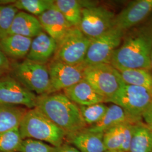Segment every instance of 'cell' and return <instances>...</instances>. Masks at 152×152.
Listing matches in <instances>:
<instances>
[{
    "label": "cell",
    "instance_id": "7",
    "mask_svg": "<svg viewBox=\"0 0 152 152\" xmlns=\"http://www.w3.org/2000/svg\"><path fill=\"white\" fill-rule=\"evenodd\" d=\"M91 39L85 36L78 27L71 28L57 42L52 59L72 65L83 64Z\"/></svg>",
    "mask_w": 152,
    "mask_h": 152
},
{
    "label": "cell",
    "instance_id": "5",
    "mask_svg": "<svg viewBox=\"0 0 152 152\" xmlns=\"http://www.w3.org/2000/svg\"><path fill=\"white\" fill-rule=\"evenodd\" d=\"M85 79L105 100L108 102L124 83L118 71L110 64L86 66Z\"/></svg>",
    "mask_w": 152,
    "mask_h": 152
},
{
    "label": "cell",
    "instance_id": "26",
    "mask_svg": "<svg viewBox=\"0 0 152 152\" xmlns=\"http://www.w3.org/2000/svg\"><path fill=\"white\" fill-rule=\"evenodd\" d=\"M125 124L114 126L104 133V143L107 151H120L124 140Z\"/></svg>",
    "mask_w": 152,
    "mask_h": 152
},
{
    "label": "cell",
    "instance_id": "30",
    "mask_svg": "<svg viewBox=\"0 0 152 152\" xmlns=\"http://www.w3.org/2000/svg\"><path fill=\"white\" fill-rule=\"evenodd\" d=\"M134 124H126L125 126V136L124 142L120 148V151L122 152H129L131 141L132 136V130L133 126Z\"/></svg>",
    "mask_w": 152,
    "mask_h": 152
},
{
    "label": "cell",
    "instance_id": "33",
    "mask_svg": "<svg viewBox=\"0 0 152 152\" xmlns=\"http://www.w3.org/2000/svg\"><path fill=\"white\" fill-rule=\"evenodd\" d=\"M142 119L144 121L145 124L152 125V102L142 115Z\"/></svg>",
    "mask_w": 152,
    "mask_h": 152
},
{
    "label": "cell",
    "instance_id": "23",
    "mask_svg": "<svg viewBox=\"0 0 152 152\" xmlns=\"http://www.w3.org/2000/svg\"><path fill=\"white\" fill-rule=\"evenodd\" d=\"M54 6L72 27H78L81 20L82 10L80 1L56 0Z\"/></svg>",
    "mask_w": 152,
    "mask_h": 152
},
{
    "label": "cell",
    "instance_id": "6",
    "mask_svg": "<svg viewBox=\"0 0 152 152\" xmlns=\"http://www.w3.org/2000/svg\"><path fill=\"white\" fill-rule=\"evenodd\" d=\"M123 109L132 118L141 122L142 116L152 102V96L142 87L124 83L108 101Z\"/></svg>",
    "mask_w": 152,
    "mask_h": 152
},
{
    "label": "cell",
    "instance_id": "8",
    "mask_svg": "<svg viewBox=\"0 0 152 152\" xmlns=\"http://www.w3.org/2000/svg\"><path fill=\"white\" fill-rule=\"evenodd\" d=\"M125 32L112 28L97 38L92 39L83 64L86 66L110 64L112 55L122 42Z\"/></svg>",
    "mask_w": 152,
    "mask_h": 152
},
{
    "label": "cell",
    "instance_id": "37",
    "mask_svg": "<svg viewBox=\"0 0 152 152\" xmlns=\"http://www.w3.org/2000/svg\"><path fill=\"white\" fill-rule=\"evenodd\" d=\"M105 152H122V151H107Z\"/></svg>",
    "mask_w": 152,
    "mask_h": 152
},
{
    "label": "cell",
    "instance_id": "10",
    "mask_svg": "<svg viewBox=\"0 0 152 152\" xmlns=\"http://www.w3.org/2000/svg\"><path fill=\"white\" fill-rule=\"evenodd\" d=\"M52 93L62 92L84 79L86 65H72L58 60H51L47 64Z\"/></svg>",
    "mask_w": 152,
    "mask_h": 152
},
{
    "label": "cell",
    "instance_id": "22",
    "mask_svg": "<svg viewBox=\"0 0 152 152\" xmlns=\"http://www.w3.org/2000/svg\"><path fill=\"white\" fill-rule=\"evenodd\" d=\"M129 152H152V132L142 122L133 126Z\"/></svg>",
    "mask_w": 152,
    "mask_h": 152
},
{
    "label": "cell",
    "instance_id": "34",
    "mask_svg": "<svg viewBox=\"0 0 152 152\" xmlns=\"http://www.w3.org/2000/svg\"><path fill=\"white\" fill-rule=\"evenodd\" d=\"M16 1L13 0H0V5H6L14 4Z\"/></svg>",
    "mask_w": 152,
    "mask_h": 152
},
{
    "label": "cell",
    "instance_id": "9",
    "mask_svg": "<svg viewBox=\"0 0 152 152\" xmlns=\"http://www.w3.org/2000/svg\"><path fill=\"white\" fill-rule=\"evenodd\" d=\"M115 14L102 6L94 5L82 9L81 20L78 28L90 39H94L113 28Z\"/></svg>",
    "mask_w": 152,
    "mask_h": 152
},
{
    "label": "cell",
    "instance_id": "13",
    "mask_svg": "<svg viewBox=\"0 0 152 152\" xmlns=\"http://www.w3.org/2000/svg\"><path fill=\"white\" fill-rule=\"evenodd\" d=\"M37 18L43 31L54 39L56 42L65 36L71 28L73 27L54 5Z\"/></svg>",
    "mask_w": 152,
    "mask_h": 152
},
{
    "label": "cell",
    "instance_id": "16",
    "mask_svg": "<svg viewBox=\"0 0 152 152\" xmlns=\"http://www.w3.org/2000/svg\"><path fill=\"white\" fill-rule=\"evenodd\" d=\"M104 133L95 132L87 129L66 137V139L80 152H105Z\"/></svg>",
    "mask_w": 152,
    "mask_h": 152
},
{
    "label": "cell",
    "instance_id": "11",
    "mask_svg": "<svg viewBox=\"0 0 152 152\" xmlns=\"http://www.w3.org/2000/svg\"><path fill=\"white\" fill-rule=\"evenodd\" d=\"M37 95L18 81L10 74L0 77V103L27 108L36 107Z\"/></svg>",
    "mask_w": 152,
    "mask_h": 152
},
{
    "label": "cell",
    "instance_id": "14",
    "mask_svg": "<svg viewBox=\"0 0 152 152\" xmlns=\"http://www.w3.org/2000/svg\"><path fill=\"white\" fill-rule=\"evenodd\" d=\"M57 42L46 33L42 31L32 38L26 59L38 64L47 65L52 60Z\"/></svg>",
    "mask_w": 152,
    "mask_h": 152
},
{
    "label": "cell",
    "instance_id": "36",
    "mask_svg": "<svg viewBox=\"0 0 152 152\" xmlns=\"http://www.w3.org/2000/svg\"><path fill=\"white\" fill-rule=\"evenodd\" d=\"M147 125V124H146ZM149 129V130L151 131V132H152V125H147Z\"/></svg>",
    "mask_w": 152,
    "mask_h": 152
},
{
    "label": "cell",
    "instance_id": "1",
    "mask_svg": "<svg viewBox=\"0 0 152 152\" xmlns=\"http://www.w3.org/2000/svg\"><path fill=\"white\" fill-rule=\"evenodd\" d=\"M151 25L136 27L125 32L119 47L112 55L110 64L114 68L144 69L151 71Z\"/></svg>",
    "mask_w": 152,
    "mask_h": 152
},
{
    "label": "cell",
    "instance_id": "35",
    "mask_svg": "<svg viewBox=\"0 0 152 152\" xmlns=\"http://www.w3.org/2000/svg\"><path fill=\"white\" fill-rule=\"evenodd\" d=\"M150 65H151V71H152V50L151 53V56H150Z\"/></svg>",
    "mask_w": 152,
    "mask_h": 152
},
{
    "label": "cell",
    "instance_id": "25",
    "mask_svg": "<svg viewBox=\"0 0 152 152\" xmlns=\"http://www.w3.org/2000/svg\"><path fill=\"white\" fill-rule=\"evenodd\" d=\"M78 106L82 118L87 127L98 123L103 118L108 109V106L104 103Z\"/></svg>",
    "mask_w": 152,
    "mask_h": 152
},
{
    "label": "cell",
    "instance_id": "18",
    "mask_svg": "<svg viewBox=\"0 0 152 152\" xmlns=\"http://www.w3.org/2000/svg\"><path fill=\"white\" fill-rule=\"evenodd\" d=\"M32 38L18 34H9L0 39V49L13 61L26 59Z\"/></svg>",
    "mask_w": 152,
    "mask_h": 152
},
{
    "label": "cell",
    "instance_id": "29",
    "mask_svg": "<svg viewBox=\"0 0 152 152\" xmlns=\"http://www.w3.org/2000/svg\"><path fill=\"white\" fill-rule=\"evenodd\" d=\"M55 147L36 140L24 139L18 152H55Z\"/></svg>",
    "mask_w": 152,
    "mask_h": 152
},
{
    "label": "cell",
    "instance_id": "12",
    "mask_svg": "<svg viewBox=\"0 0 152 152\" xmlns=\"http://www.w3.org/2000/svg\"><path fill=\"white\" fill-rule=\"evenodd\" d=\"M152 12V0L133 1L115 15L113 28L126 32L137 27Z\"/></svg>",
    "mask_w": 152,
    "mask_h": 152
},
{
    "label": "cell",
    "instance_id": "17",
    "mask_svg": "<svg viewBox=\"0 0 152 152\" xmlns=\"http://www.w3.org/2000/svg\"><path fill=\"white\" fill-rule=\"evenodd\" d=\"M62 92L67 98L78 105H90L94 104L105 103L104 98L96 92L85 79L66 88Z\"/></svg>",
    "mask_w": 152,
    "mask_h": 152
},
{
    "label": "cell",
    "instance_id": "24",
    "mask_svg": "<svg viewBox=\"0 0 152 152\" xmlns=\"http://www.w3.org/2000/svg\"><path fill=\"white\" fill-rule=\"evenodd\" d=\"M54 5L53 0H16L14 5L19 11L39 16Z\"/></svg>",
    "mask_w": 152,
    "mask_h": 152
},
{
    "label": "cell",
    "instance_id": "28",
    "mask_svg": "<svg viewBox=\"0 0 152 152\" xmlns=\"http://www.w3.org/2000/svg\"><path fill=\"white\" fill-rule=\"evenodd\" d=\"M18 11L14 4L0 5V39L8 34L12 23Z\"/></svg>",
    "mask_w": 152,
    "mask_h": 152
},
{
    "label": "cell",
    "instance_id": "19",
    "mask_svg": "<svg viewBox=\"0 0 152 152\" xmlns=\"http://www.w3.org/2000/svg\"><path fill=\"white\" fill-rule=\"evenodd\" d=\"M43 31L37 16L19 11L15 16L9 34H18L33 38Z\"/></svg>",
    "mask_w": 152,
    "mask_h": 152
},
{
    "label": "cell",
    "instance_id": "15",
    "mask_svg": "<svg viewBox=\"0 0 152 152\" xmlns=\"http://www.w3.org/2000/svg\"><path fill=\"white\" fill-rule=\"evenodd\" d=\"M138 122L127 114L121 107L114 104L108 107L106 113L98 123L87 127L88 130L104 133L109 129L124 124H136Z\"/></svg>",
    "mask_w": 152,
    "mask_h": 152
},
{
    "label": "cell",
    "instance_id": "4",
    "mask_svg": "<svg viewBox=\"0 0 152 152\" xmlns=\"http://www.w3.org/2000/svg\"><path fill=\"white\" fill-rule=\"evenodd\" d=\"M10 75L37 96L52 93L47 65L27 59L12 61Z\"/></svg>",
    "mask_w": 152,
    "mask_h": 152
},
{
    "label": "cell",
    "instance_id": "2",
    "mask_svg": "<svg viewBox=\"0 0 152 152\" xmlns=\"http://www.w3.org/2000/svg\"><path fill=\"white\" fill-rule=\"evenodd\" d=\"M36 108L63 131L66 136L87 127L82 118L79 106L63 92L37 96Z\"/></svg>",
    "mask_w": 152,
    "mask_h": 152
},
{
    "label": "cell",
    "instance_id": "31",
    "mask_svg": "<svg viewBox=\"0 0 152 152\" xmlns=\"http://www.w3.org/2000/svg\"><path fill=\"white\" fill-rule=\"evenodd\" d=\"M11 61L0 49V77L10 74Z\"/></svg>",
    "mask_w": 152,
    "mask_h": 152
},
{
    "label": "cell",
    "instance_id": "3",
    "mask_svg": "<svg viewBox=\"0 0 152 152\" xmlns=\"http://www.w3.org/2000/svg\"><path fill=\"white\" fill-rule=\"evenodd\" d=\"M19 130L23 140H36L55 147L64 143L66 136L63 131L36 107L28 109Z\"/></svg>",
    "mask_w": 152,
    "mask_h": 152
},
{
    "label": "cell",
    "instance_id": "27",
    "mask_svg": "<svg viewBox=\"0 0 152 152\" xmlns=\"http://www.w3.org/2000/svg\"><path fill=\"white\" fill-rule=\"evenodd\" d=\"M23 139L19 129L0 133V152H18Z\"/></svg>",
    "mask_w": 152,
    "mask_h": 152
},
{
    "label": "cell",
    "instance_id": "38",
    "mask_svg": "<svg viewBox=\"0 0 152 152\" xmlns=\"http://www.w3.org/2000/svg\"><path fill=\"white\" fill-rule=\"evenodd\" d=\"M151 26H152V25H151Z\"/></svg>",
    "mask_w": 152,
    "mask_h": 152
},
{
    "label": "cell",
    "instance_id": "39",
    "mask_svg": "<svg viewBox=\"0 0 152 152\" xmlns=\"http://www.w3.org/2000/svg\"></svg>",
    "mask_w": 152,
    "mask_h": 152
},
{
    "label": "cell",
    "instance_id": "21",
    "mask_svg": "<svg viewBox=\"0 0 152 152\" xmlns=\"http://www.w3.org/2000/svg\"><path fill=\"white\" fill-rule=\"evenodd\" d=\"M124 83L144 88L152 96V73L144 69L115 68Z\"/></svg>",
    "mask_w": 152,
    "mask_h": 152
},
{
    "label": "cell",
    "instance_id": "20",
    "mask_svg": "<svg viewBox=\"0 0 152 152\" xmlns=\"http://www.w3.org/2000/svg\"><path fill=\"white\" fill-rule=\"evenodd\" d=\"M28 109L22 106L0 103V133L19 129Z\"/></svg>",
    "mask_w": 152,
    "mask_h": 152
},
{
    "label": "cell",
    "instance_id": "32",
    "mask_svg": "<svg viewBox=\"0 0 152 152\" xmlns=\"http://www.w3.org/2000/svg\"><path fill=\"white\" fill-rule=\"evenodd\" d=\"M55 152H80L76 148L67 143H63L59 147H55Z\"/></svg>",
    "mask_w": 152,
    "mask_h": 152
}]
</instances>
